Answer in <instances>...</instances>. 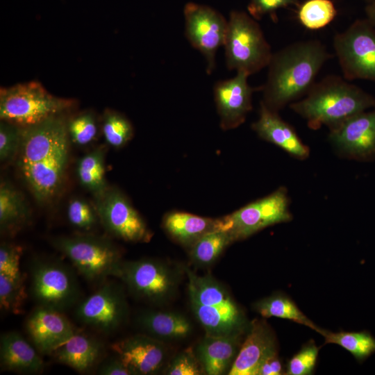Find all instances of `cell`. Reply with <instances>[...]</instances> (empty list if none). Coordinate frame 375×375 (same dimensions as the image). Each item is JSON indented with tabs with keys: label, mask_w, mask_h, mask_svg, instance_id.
<instances>
[{
	"label": "cell",
	"mask_w": 375,
	"mask_h": 375,
	"mask_svg": "<svg viewBox=\"0 0 375 375\" xmlns=\"http://www.w3.org/2000/svg\"><path fill=\"white\" fill-rule=\"evenodd\" d=\"M67 122L62 114L22 128L17 165L40 205L53 201L65 182L70 141Z\"/></svg>",
	"instance_id": "1"
},
{
	"label": "cell",
	"mask_w": 375,
	"mask_h": 375,
	"mask_svg": "<svg viewBox=\"0 0 375 375\" xmlns=\"http://www.w3.org/2000/svg\"><path fill=\"white\" fill-rule=\"evenodd\" d=\"M331 56L317 40L293 42L273 53L267 81L261 86L262 103L277 112L305 96Z\"/></svg>",
	"instance_id": "2"
},
{
	"label": "cell",
	"mask_w": 375,
	"mask_h": 375,
	"mask_svg": "<svg viewBox=\"0 0 375 375\" xmlns=\"http://www.w3.org/2000/svg\"><path fill=\"white\" fill-rule=\"evenodd\" d=\"M306 97L290 104L310 128L330 130L353 116L375 108V97L344 78L329 75L315 82Z\"/></svg>",
	"instance_id": "3"
},
{
	"label": "cell",
	"mask_w": 375,
	"mask_h": 375,
	"mask_svg": "<svg viewBox=\"0 0 375 375\" xmlns=\"http://www.w3.org/2000/svg\"><path fill=\"white\" fill-rule=\"evenodd\" d=\"M188 291L192 312L206 331L213 335H241L245 317L226 289L213 277L199 276L188 269Z\"/></svg>",
	"instance_id": "4"
},
{
	"label": "cell",
	"mask_w": 375,
	"mask_h": 375,
	"mask_svg": "<svg viewBox=\"0 0 375 375\" xmlns=\"http://www.w3.org/2000/svg\"><path fill=\"white\" fill-rule=\"evenodd\" d=\"M51 244L91 282L117 277L123 261L117 246L103 236L90 233L62 235L52 238Z\"/></svg>",
	"instance_id": "5"
},
{
	"label": "cell",
	"mask_w": 375,
	"mask_h": 375,
	"mask_svg": "<svg viewBox=\"0 0 375 375\" xmlns=\"http://www.w3.org/2000/svg\"><path fill=\"white\" fill-rule=\"evenodd\" d=\"M74 102L51 94L39 83H20L0 92V119L26 128L69 109Z\"/></svg>",
	"instance_id": "6"
},
{
	"label": "cell",
	"mask_w": 375,
	"mask_h": 375,
	"mask_svg": "<svg viewBox=\"0 0 375 375\" xmlns=\"http://www.w3.org/2000/svg\"><path fill=\"white\" fill-rule=\"evenodd\" d=\"M224 47L227 68L249 76L267 67L273 54L258 23L242 11L231 12Z\"/></svg>",
	"instance_id": "7"
},
{
	"label": "cell",
	"mask_w": 375,
	"mask_h": 375,
	"mask_svg": "<svg viewBox=\"0 0 375 375\" xmlns=\"http://www.w3.org/2000/svg\"><path fill=\"white\" fill-rule=\"evenodd\" d=\"M30 272L31 292L38 306L64 312L80 301L81 291L76 273L61 260L36 258Z\"/></svg>",
	"instance_id": "8"
},
{
	"label": "cell",
	"mask_w": 375,
	"mask_h": 375,
	"mask_svg": "<svg viewBox=\"0 0 375 375\" xmlns=\"http://www.w3.org/2000/svg\"><path fill=\"white\" fill-rule=\"evenodd\" d=\"M333 44L345 79L375 82V26L367 19L336 33Z\"/></svg>",
	"instance_id": "9"
},
{
	"label": "cell",
	"mask_w": 375,
	"mask_h": 375,
	"mask_svg": "<svg viewBox=\"0 0 375 375\" xmlns=\"http://www.w3.org/2000/svg\"><path fill=\"white\" fill-rule=\"evenodd\" d=\"M289 206L287 191L280 188L231 215L217 219V229L229 233L233 241L245 239L269 226L290 221Z\"/></svg>",
	"instance_id": "10"
},
{
	"label": "cell",
	"mask_w": 375,
	"mask_h": 375,
	"mask_svg": "<svg viewBox=\"0 0 375 375\" xmlns=\"http://www.w3.org/2000/svg\"><path fill=\"white\" fill-rule=\"evenodd\" d=\"M117 278L135 297L160 303L175 292L178 278L169 266L153 259L122 261Z\"/></svg>",
	"instance_id": "11"
},
{
	"label": "cell",
	"mask_w": 375,
	"mask_h": 375,
	"mask_svg": "<svg viewBox=\"0 0 375 375\" xmlns=\"http://www.w3.org/2000/svg\"><path fill=\"white\" fill-rule=\"evenodd\" d=\"M94 201L99 222L109 234L131 242L151 240L152 233L146 222L119 188L109 186Z\"/></svg>",
	"instance_id": "12"
},
{
	"label": "cell",
	"mask_w": 375,
	"mask_h": 375,
	"mask_svg": "<svg viewBox=\"0 0 375 375\" xmlns=\"http://www.w3.org/2000/svg\"><path fill=\"white\" fill-rule=\"evenodd\" d=\"M185 36L191 45L199 51L206 61V72L215 69L216 53L224 46L228 20L213 8L194 3L184 8Z\"/></svg>",
	"instance_id": "13"
},
{
	"label": "cell",
	"mask_w": 375,
	"mask_h": 375,
	"mask_svg": "<svg viewBox=\"0 0 375 375\" xmlns=\"http://www.w3.org/2000/svg\"><path fill=\"white\" fill-rule=\"evenodd\" d=\"M82 324L102 333L118 329L128 315V306L121 287L112 281L103 284L95 292L79 301L74 310Z\"/></svg>",
	"instance_id": "14"
},
{
	"label": "cell",
	"mask_w": 375,
	"mask_h": 375,
	"mask_svg": "<svg viewBox=\"0 0 375 375\" xmlns=\"http://www.w3.org/2000/svg\"><path fill=\"white\" fill-rule=\"evenodd\" d=\"M329 140L349 158L359 161L375 159V108L357 114L330 130Z\"/></svg>",
	"instance_id": "15"
},
{
	"label": "cell",
	"mask_w": 375,
	"mask_h": 375,
	"mask_svg": "<svg viewBox=\"0 0 375 375\" xmlns=\"http://www.w3.org/2000/svg\"><path fill=\"white\" fill-rule=\"evenodd\" d=\"M249 74L237 72L232 78L217 82L214 87V97L224 129H231L242 124L252 109L251 97L262 88L251 87L247 81Z\"/></svg>",
	"instance_id": "16"
},
{
	"label": "cell",
	"mask_w": 375,
	"mask_h": 375,
	"mask_svg": "<svg viewBox=\"0 0 375 375\" xmlns=\"http://www.w3.org/2000/svg\"><path fill=\"white\" fill-rule=\"evenodd\" d=\"M26 331L40 353L52 354L76 331L64 312L38 306L26 320Z\"/></svg>",
	"instance_id": "17"
},
{
	"label": "cell",
	"mask_w": 375,
	"mask_h": 375,
	"mask_svg": "<svg viewBox=\"0 0 375 375\" xmlns=\"http://www.w3.org/2000/svg\"><path fill=\"white\" fill-rule=\"evenodd\" d=\"M111 348L135 375L156 374L167 356L162 342L147 334L123 339L113 343Z\"/></svg>",
	"instance_id": "18"
},
{
	"label": "cell",
	"mask_w": 375,
	"mask_h": 375,
	"mask_svg": "<svg viewBox=\"0 0 375 375\" xmlns=\"http://www.w3.org/2000/svg\"><path fill=\"white\" fill-rule=\"evenodd\" d=\"M276 349L275 339L270 328L260 321L253 322L228 374L257 375L262 361Z\"/></svg>",
	"instance_id": "19"
},
{
	"label": "cell",
	"mask_w": 375,
	"mask_h": 375,
	"mask_svg": "<svg viewBox=\"0 0 375 375\" xmlns=\"http://www.w3.org/2000/svg\"><path fill=\"white\" fill-rule=\"evenodd\" d=\"M252 128L265 140L281 148L293 157L303 160L308 157L309 148L300 140L294 129L262 102L259 117Z\"/></svg>",
	"instance_id": "20"
},
{
	"label": "cell",
	"mask_w": 375,
	"mask_h": 375,
	"mask_svg": "<svg viewBox=\"0 0 375 375\" xmlns=\"http://www.w3.org/2000/svg\"><path fill=\"white\" fill-rule=\"evenodd\" d=\"M38 353L33 344L16 331L1 335V365L6 370L28 374L41 372L44 365Z\"/></svg>",
	"instance_id": "21"
},
{
	"label": "cell",
	"mask_w": 375,
	"mask_h": 375,
	"mask_svg": "<svg viewBox=\"0 0 375 375\" xmlns=\"http://www.w3.org/2000/svg\"><path fill=\"white\" fill-rule=\"evenodd\" d=\"M240 336L206 334L196 353L206 374L220 375L231 368L238 354Z\"/></svg>",
	"instance_id": "22"
},
{
	"label": "cell",
	"mask_w": 375,
	"mask_h": 375,
	"mask_svg": "<svg viewBox=\"0 0 375 375\" xmlns=\"http://www.w3.org/2000/svg\"><path fill=\"white\" fill-rule=\"evenodd\" d=\"M102 352L103 345L100 341L75 331L52 354L58 362L81 372L92 367Z\"/></svg>",
	"instance_id": "23"
},
{
	"label": "cell",
	"mask_w": 375,
	"mask_h": 375,
	"mask_svg": "<svg viewBox=\"0 0 375 375\" xmlns=\"http://www.w3.org/2000/svg\"><path fill=\"white\" fill-rule=\"evenodd\" d=\"M137 323L147 335L158 340H178L189 336L192 325L184 315L170 311L145 310Z\"/></svg>",
	"instance_id": "24"
},
{
	"label": "cell",
	"mask_w": 375,
	"mask_h": 375,
	"mask_svg": "<svg viewBox=\"0 0 375 375\" xmlns=\"http://www.w3.org/2000/svg\"><path fill=\"white\" fill-rule=\"evenodd\" d=\"M30 207L24 196L12 183L2 179L0 183V231L13 235L31 220Z\"/></svg>",
	"instance_id": "25"
},
{
	"label": "cell",
	"mask_w": 375,
	"mask_h": 375,
	"mask_svg": "<svg viewBox=\"0 0 375 375\" xmlns=\"http://www.w3.org/2000/svg\"><path fill=\"white\" fill-rule=\"evenodd\" d=\"M165 230L178 242L192 245L204 234L217 229V219L203 217L183 212L166 215Z\"/></svg>",
	"instance_id": "26"
},
{
	"label": "cell",
	"mask_w": 375,
	"mask_h": 375,
	"mask_svg": "<svg viewBox=\"0 0 375 375\" xmlns=\"http://www.w3.org/2000/svg\"><path fill=\"white\" fill-rule=\"evenodd\" d=\"M76 174L80 183L94 199L102 195L109 187L106 178L104 149L97 148L79 158Z\"/></svg>",
	"instance_id": "27"
},
{
	"label": "cell",
	"mask_w": 375,
	"mask_h": 375,
	"mask_svg": "<svg viewBox=\"0 0 375 375\" xmlns=\"http://www.w3.org/2000/svg\"><path fill=\"white\" fill-rule=\"evenodd\" d=\"M325 344H336L351 353L362 363L375 353V338L368 331L333 333L322 329L319 332Z\"/></svg>",
	"instance_id": "28"
},
{
	"label": "cell",
	"mask_w": 375,
	"mask_h": 375,
	"mask_svg": "<svg viewBox=\"0 0 375 375\" xmlns=\"http://www.w3.org/2000/svg\"><path fill=\"white\" fill-rule=\"evenodd\" d=\"M255 308L263 317H275L290 319L319 333L322 330L298 308L292 300L284 294H274L265 298L256 303Z\"/></svg>",
	"instance_id": "29"
},
{
	"label": "cell",
	"mask_w": 375,
	"mask_h": 375,
	"mask_svg": "<svg viewBox=\"0 0 375 375\" xmlns=\"http://www.w3.org/2000/svg\"><path fill=\"white\" fill-rule=\"evenodd\" d=\"M233 241L226 231L215 229L197 240L192 245L190 257L199 265H208L214 262L224 249Z\"/></svg>",
	"instance_id": "30"
},
{
	"label": "cell",
	"mask_w": 375,
	"mask_h": 375,
	"mask_svg": "<svg viewBox=\"0 0 375 375\" xmlns=\"http://www.w3.org/2000/svg\"><path fill=\"white\" fill-rule=\"evenodd\" d=\"M26 276L20 271L0 273V305L7 312L19 314L26 299Z\"/></svg>",
	"instance_id": "31"
},
{
	"label": "cell",
	"mask_w": 375,
	"mask_h": 375,
	"mask_svg": "<svg viewBox=\"0 0 375 375\" xmlns=\"http://www.w3.org/2000/svg\"><path fill=\"white\" fill-rule=\"evenodd\" d=\"M337 10L331 0H306L298 6L300 24L309 30H319L333 21Z\"/></svg>",
	"instance_id": "32"
},
{
	"label": "cell",
	"mask_w": 375,
	"mask_h": 375,
	"mask_svg": "<svg viewBox=\"0 0 375 375\" xmlns=\"http://www.w3.org/2000/svg\"><path fill=\"white\" fill-rule=\"evenodd\" d=\"M102 133L109 145L119 148L132 138L133 128L131 123L124 115L109 110L103 114Z\"/></svg>",
	"instance_id": "33"
},
{
	"label": "cell",
	"mask_w": 375,
	"mask_h": 375,
	"mask_svg": "<svg viewBox=\"0 0 375 375\" xmlns=\"http://www.w3.org/2000/svg\"><path fill=\"white\" fill-rule=\"evenodd\" d=\"M67 216L74 227L85 232L92 230L100 223L95 206L83 198L74 197L69 201Z\"/></svg>",
	"instance_id": "34"
},
{
	"label": "cell",
	"mask_w": 375,
	"mask_h": 375,
	"mask_svg": "<svg viewBox=\"0 0 375 375\" xmlns=\"http://www.w3.org/2000/svg\"><path fill=\"white\" fill-rule=\"evenodd\" d=\"M70 141L84 146L92 142L97 134V125L94 115L92 112H81L67 122Z\"/></svg>",
	"instance_id": "35"
},
{
	"label": "cell",
	"mask_w": 375,
	"mask_h": 375,
	"mask_svg": "<svg viewBox=\"0 0 375 375\" xmlns=\"http://www.w3.org/2000/svg\"><path fill=\"white\" fill-rule=\"evenodd\" d=\"M22 141V128L1 120L0 161L6 163L16 160Z\"/></svg>",
	"instance_id": "36"
},
{
	"label": "cell",
	"mask_w": 375,
	"mask_h": 375,
	"mask_svg": "<svg viewBox=\"0 0 375 375\" xmlns=\"http://www.w3.org/2000/svg\"><path fill=\"white\" fill-rule=\"evenodd\" d=\"M319 348L313 342L304 345L288 361L285 374L310 375L312 373L318 356Z\"/></svg>",
	"instance_id": "37"
},
{
	"label": "cell",
	"mask_w": 375,
	"mask_h": 375,
	"mask_svg": "<svg viewBox=\"0 0 375 375\" xmlns=\"http://www.w3.org/2000/svg\"><path fill=\"white\" fill-rule=\"evenodd\" d=\"M204 372L197 354L190 349L178 353L165 371L169 375H199Z\"/></svg>",
	"instance_id": "38"
},
{
	"label": "cell",
	"mask_w": 375,
	"mask_h": 375,
	"mask_svg": "<svg viewBox=\"0 0 375 375\" xmlns=\"http://www.w3.org/2000/svg\"><path fill=\"white\" fill-rule=\"evenodd\" d=\"M298 0H250L247 10L256 20L261 19L265 15H275L277 10L299 5Z\"/></svg>",
	"instance_id": "39"
},
{
	"label": "cell",
	"mask_w": 375,
	"mask_h": 375,
	"mask_svg": "<svg viewBox=\"0 0 375 375\" xmlns=\"http://www.w3.org/2000/svg\"><path fill=\"white\" fill-rule=\"evenodd\" d=\"M22 248L16 244L3 242L0 245V273L20 271Z\"/></svg>",
	"instance_id": "40"
},
{
	"label": "cell",
	"mask_w": 375,
	"mask_h": 375,
	"mask_svg": "<svg viewBox=\"0 0 375 375\" xmlns=\"http://www.w3.org/2000/svg\"><path fill=\"white\" fill-rule=\"evenodd\" d=\"M101 375H135L119 358H110L103 361L97 371Z\"/></svg>",
	"instance_id": "41"
},
{
	"label": "cell",
	"mask_w": 375,
	"mask_h": 375,
	"mask_svg": "<svg viewBox=\"0 0 375 375\" xmlns=\"http://www.w3.org/2000/svg\"><path fill=\"white\" fill-rule=\"evenodd\" d=\"M283 366L277 351L269 353L260 363L257 375H281L285 374Z\"/></svg>",
	"instance_id": "42"
},
{
	"label": "cell",
	"mask_w": 375,
	"mask_h": 375,
	"mask_svg": "<svg viewBox=\"0 0 375 375\" xmlns=\"http://www.w3.org/2000/svg\"><path fill=\"white\" fill-rule=\"evenodd\" d=\"M365 14L366 19L375 26V1L367 3Z\"/></svg>",
	"instance_id": "43"
},
{
	"label": "cell",
	"mask_w": 375,
	"mask_h": 375,
	"mask_svg": "<svg viewBox=\"0 0 375 375\" xmlns=\"http://www.w3.org/2000/svg\"><path fill=\"white\" fill-rule=\"evenodd\" d=\"M363 1H365L367 3L375 1V0H363Z\"/></svg>",
	"instance_id": "44"
}]
</instances>
